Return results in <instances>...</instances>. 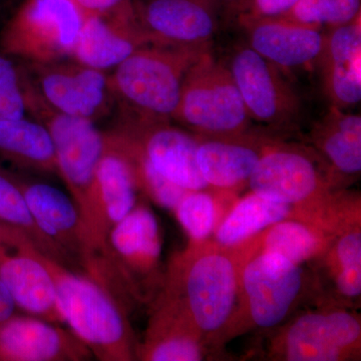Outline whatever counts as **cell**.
Segmentation results:
<instances>
[{
    "mask_svg": "<svg viewBox=\"0 0 361 361\" xmlns=\"http://www.w3.org/2000/svg\"><path fill=\"white\" fill-rule=\"evenodd\" d=\"M241 254L191 243L171 263L160 292L174 299L205 342L222 341L241 323Z\"/></svg>",
    "mask_w": 361,
    "mask_h": 361,
    "instance_id": "cell-1",
    "label": "cell"
},
{
    "mask_svg": "<svg viewBox=\"0 0 361 361\" xmlns=\"http://www.w3.org/2000/svg\"><path fill=\"white\" fill-rule=\"evenodd\" d=\"M56 285L63 324L101 361L137 360L128 310L103 285L37 250Z\"/></svg>",
    "mask_w": 361,
    "mask_h": 361,
    "instance_id": "cell-2",
    "label": "cell"
},
{
    "mask_svg": "<svg viewBox=\"0 0 361 361\" xmlns=\"http://www.w3.org/2000/svg\"><path fill=\"white\" fill-rule=\"evenodd\" d=\"M161 253L158 219L148 206L137 204L109 232L104 251L92 261L94 276L128 310L161 291Z\"/></svg>",
    "mask_w": 361,
    "mask_h": 361,
    "instance_id": "cell-3",
    "label": "cell"
},
{
    "mask_svg": "<svg viewBox=\"0 0 361 361\" xmlns=\"http://www.w3.org/2000/svg\"><path fill=\"white\" fill-rule=\"evenodd\" d=\"M209 49L159 44L137 49L109 75L118 115L173 122L188 71Z\"/></svg>",
    "mask_w": 361,
    "mask_h": 361,
    "instance_id": "cell-4",
    "label": "cell"
},
{
    "mask_svg": "<svg viewBox=\"0 0 361 361\" xmlns=\"http://www.w3.org/2000/svg\"><path fill=\"white\" fill-rule=\"evenodd\" d=\"M310 149L275 141L266 149L248 180L252 193L291 206L323 229V216L331 221L330 187L334 173ZM330 224V223H329ZM318 226V225H317Z\"/></svg>",
    "mask_w": 361,
    "mask_h": 361,
    "instance_id": "cell-5",
    "label": "cell"
},
{
    "mask_svg": "<svg viewBox=\"0 0 361 361\" xmlns=\"http://www.w3.org/2000/svg\"><path fill=\"white\" fill-rule=\"evenodd\" d=\"M173 121L195 135L222 137L253 129L227 65L206 51L188 71Z\"/></svg>",
    "mask_w": 361,
    "mask_h": 361,
    "instance_id": "cell-6",
    "label": "cell"
},
{
    "mask_svg": "<svg viewBox=\"0 0 361 361\" xmlns=\"http://www.w3.org/2000/svg\"><path fill=\"white\" fill-rule=\"evenodd\" d=\"M85 18L75 0H21L0 32V52L27 63L71 59Z\"/></svg>",
    "mask_w": 361,
    "mask_h": 361,
    "instance_id": "cell-7",
    "label": "cell"
},
{
    "mask_svg": "<svg viewBox=\"0 0 361 361\" xmlns=\"http://www.w3.org/2000/svg\"><path fill=\"white\" fill-rule=\"evenodd\" d=\"M241 254V323L277 329L293 312L305 288V273L278 254L238 247Z\"/></svg>",
    "mask_w": 361,
    "mask_h": 361,
    "instance_id": "cell-8",
    "label": "cell"
},
{
    "mask_svg": "<svg viewBox=\"0 0 361 361\" xmlns=\"http://www.w3.org/2000/svg\"><path fill=\"white\" fill-rule=\"evenodd\" d=\"M23 63L33 92L49 110L96 123L115 109V97L106 71L73 59Z\"/></svg>",
    "mask_w": 361,
    "mask_h": 361,
    "instance_id": "cell-9",
    "label": "cell"
},
{
    "mask_svg": "<svg viewBox=\"0 0 361 361\" xmlns=\"http://www.w3.org/2000/svg\"><path fill=\"white\" fill-rule=\"evenodd\" d=\"M28 114L44 123L54 142L58 175L80 213L87 203L97 166L106 148V135L96 123L49 110L30 89Z\"/></svg>",
    "mask_w": 361,
    "mask_h": 361,
    "instance_id": "cell-10",
    "label": "cell"
},
{
    "mask_svg": "<svg viewBox=\"0 0 361 361\" xmlns=\"http://www.w3.org/2000/svg\"><path fill=\"white\" fill-rule=\"evenodd\" d=\"M360 318L339 307L304 313L285 325L275 355L289 361H341L360 353Z\"/></svg>",
    "mask_w": 361,
    "mask_h": 361,
    "instance_id": "cell-11",
    "label": "cell"
},
{
    "mask_svg": "<svg viewBox=\"0 0 361 361\" xmlns=\"http://www.w3.org/2000/svg\"><path fill=\"white\" fill-rule=\"evenodd\" d=\"M252 121L274 130L293 129L302 102L282 68L248 44L237 47L228 65Z\"/></svg>",
    "mask_w": 361,
    "mask_h": 361,
    "instance_id": "cell-12",
    "label": "cell"
},
{
    "mask_svg": "<svg viewBox=\"0 0 361 361\" xmlns=\"http://www.w3.org/2000/svg\"><path fill=\"white\" fill-rule=\"evenodd\" d=\"M113 130L130 140L166 179L186 191H204L197 149L199 137L172 121L142 120L118 115Z\"/></svg>",
    "mask_w": 361,
    "mask_h": 361,
    "instance_id": "cell-13",
    "label": "cell"
},
{
    "mask_svg": "<svg viewBox=\"0 0 361 361\" xmlns=\"http://www.w3.org/2000/svg\"><path fill=\"white\" fill-rule=\"evenodd\" d=\"M137 192L129 160L106 135V148L80 212L92 249L90 261L104 251L111 228L137 205Z\"/></svg>",
    "mask_w": 361,
    "mask_h": 361,
    "instance_id": "cell-14",
    "label": "cell"
},
{
    "mask_svg": "<svg viewBox=\"0 0 361 361\" xmlns=\"http://www.w3.org/2000/svg\"><path fill=\"white\" fill-rule=\"evenodd\" d=\"M23 194L32 217L47 237L68 254L75 269L87 270L90 259L89 236L75 201L61 190L27 173L0 167Z\"/></svg>",
    "mask_w": 361,
    "mask_h": 361,
    "instance_id": "cell-15",
    "label": "cell"
},
{
    "mask_svg": "<svg viewBox=\"0 0 361 361\" xmlns=\"http://www.w3.org/2000/svg\"><path fill=\"white\" fill-rule=\"evenodd\" d=\"M151 44L211 47L219 27L222 0H133Z\"/></svg>",
    "mask_w": 361,
    "mask_h": 361,
    "instance_id": "cell-16",
    "label": "cell"
},
{
    "mask_svg": "<svg viewBox=\"0 0 361 361\" xmlns=\"http://www.w3.org/2000/svg\"><path fill=\"white\" fill-rule=\"evenodd\" d=\"M148 44L151 42L137 20L132 0L111 13L87 16L71 59L106 71Z\"/></svg>",
    "mask_w": 361,
    "mask_h": 361,
    "instance_id": "cell-17",
    "label": "cell"
},
{
    "mask_svg": "<svg viewBox=\"0 0 361 361\" xmlns=\"http://www.w3.org/2000/svg\"><path fill=\"white\" fill-rule=\"evenodd\" d=\"M90 349L70 329L32 315L0 323V361H87Z\"/></svg>",
    "mask_w": 361,
    "mask_h": 361,
    "instance_id": "cell-18",
    "label": "cell"
},
{
    "mask_svg": "<svg viewBox=\"0 0 361 361\" xmlns=\"http://www.w3.org/2000/svg\"><path fill=\"white\" fill-rule=\"evenodd\" d=\"M249 47L280 68H298L315 63L322 51L324 30L280 18L240 14L236 18Z\"/></svg>",
    "mask_w": 361,
    "mask_h": 361,
    "instance_id": "cell-19",
    "label": "cell"
},
{
    "mask_svg": "<svg viewBox=\"0 0 361 361\" xmlns=\"http://www.w3.org/2000/svg\"><path fill=\"white\" fill-rule=\"evenodd\" d=\"M198 137L197 161L202 177L209 187L225 191L248 184L261 157L276 141L254 129L240 135Z\"/></svg>",
    "mask_w": 361,
    "mask_h": 361,
    "instance_id": "cell-20",
    "label": "cell"
},
{
    "mask_svg": "<svg viewBox=\"0 0 361 361\" xmlns=\"http://www.w3.org/2000/svg\"><path fill=\"white\" fill-rule=\"evenodd\" d=\"M0 279L16 308L25 314L63 324L54 279L30 240H23L13 250L0 251Z\"/></svg>",
    "mask_w": 361,
    "mask_h": 361,
    "instance_id": "cell-21",
    "label": "cell"
},
{
    "mask_svg": "<svg viewBox=\"0 0 361 361\" xmlns=\"http://www.w3.org/2000/svg\"><path fill=\"white\" fill-rule=\"evenodd\" d=\"M205 344L174 299L159 293L146 336L137 344V360H203Z\"/></svg>",
    "mask_w": 361,
    "mask_h": 361,
    "instance_id": "cell-22",
    "label": "cell"
},
{
    "mask_svg": "<svg viewBox=\"0 0 361 361\" xmlns=\"http://www.w3.org/2000/svg\"><path fill=\"white\" fill-rule=\"evenodd\" d=\"M0 161L9 170L58 175L51 135L44 123L28 116L0 121Z\"/></svg>",
    "mask_w": 361,
    "mask_h": 361,
    "instance_id": "cell-23",
    "label": "cell"
},
{
    "mask_svg": "<svg viewBox=\"0 0 361 361\" xmlns=\"http://www.w3.org/2000/svg\"><path fill=\"white\" fill-rule=\"evenodd\" d=\"M310 140L334 175L356 176L361 171V116L330 106L315 123Z\"/></svg>",
    "mask_w": 361,
    "mask_h": 361,
    "instance_id": "cell-24",
    "label": "cell"
},
{
    "mask_svg": "<svg viewBox=\"0 0 361 361\" xmlns=\"http://www.w3.org/2000/svg\"><path fill=\"white\" fill-rule=\"evenodd\" d=\"M295 210L281 202L252 193L241 199L215 229V243L236 248L255 238L270 226L293 218Z\"/></svg>",
    "mask_w": 361,
    "mask_h": 361,
    "instance_id": "cell-25",
    "label": "cell"
},
{
    "mask_svg": "<svg viewBox=\"0 0 361 361\" xmlns=\"http://www.w3.org/2000/svg\"><path fill=\"white\" fill-rule=\"evenodd\" d=\"M257 237L243 245L256 252L278 254L300 266L325 253L330 242L320 226L293 218L270 226Z\"/></svg>",
    "mask_w": 361,
    "mask_h": 361,
    "instance_id": "cell-26",
    "label": "cell"
},
{
    "mask_svg": "<svg viewBox=\"0 0 361 361\" xmlns=\"http://www.w3.org/2000/svg\"><path fill=\"white\" fill-rule=\"evenodd\" d=\"M336 241L329 244V265L336 293L341 299L360 300L361 295V231L360 218L341 225L336 220Z\"/></svg>",
    "mask_w": 361,
    "mask_h": 361,
    "instance_id": "cell-27",
    "label": "cell"
},
{
    "mask_svg": "<svg viewBox=\"0 0 361 361\" xmlns=\"http://www.w3.org/2000/svg\"><path fill=\"white\" fill-rule=\"evenodd\" d=\"M0 223L25 235L44 255L75 270L73 261L63 249L44 234L32 217L20 190L0 170Z\"/></svg>",
    "mask_w": 361,
    "mask_h": 361,
    "instance_id": "cell-28",
    "label": "cell"
},
{
    "mask_svg": "<svg viewBox=\"0 0 361 361\" xmlns=\"http://www.w3.org/2000/svg\"><path fill=\"white\" fill-rule=\"evenodd\" d=\"M106 135L118 149H122L129 160L139 192L157 205L174 211L183 197L188 192H191L166 179L127 137L113 130L106 132Z\"/></svg>",
    "mask_w": 361,
    "mask_h": 361,
    "instance_id": "cell-29",
    "label": "cell"
},
{
    "mask_svg": "<svg viewBox=\"0 0 361 361\" xmlns=\"http://www.w3.org/2000/svg\"><path fill=\"white\" fill-rule=\"evenodd\" d=\"M360 13L361 0H299L280 18L324 30L348 23Z\"/></svg>",
    "mask_w": 361,
    "mask_h": 361,
    "instance_id": "cell-30",
    "label": "cell"
},
{
    "mask_svg": "<svg viewBox=\"0 0 361 361\" xmlns=\"http://www.w3.org/2000/svg\"><path fill=\"white\" fill-rule=\"evenodd\" d=\"M174 212L191 243L206 241L215 231L217 205L207 190L188 192L176 206Z\"/></svg>",
    "mask_w": 361,
    "mask_h": 361,
    "instance_id": "cell-31",
    "label": "cell"
},
{
    "mask_svg": "<svg viewBox=\"0 0 361 361\" xmlns=\"http://www.w3.org/2000/svg\"><path fill=\"white\" fill-rule=\"evenodd\" d=\"M361 59L318 66L323 92L330 106L346 110L361 99Z\"/></svg>",
    "mask_w": 361,
    "mask_h": 361,
    "instance_id": "cell-32",
    "label": "cell"
},
{
    "mask_svg": "<svg viewBox=\"0 0 361 361\" xmlns=\"http://www.w3.org/2000/svg\"><path fill=\"white\" fill-rule=\"evenodd\" d=\"M28 116V82L21 61L0 52V121Z\"/></svg>",
    "mask_w": 361,
    "mask_h": 361,
    "instance_id": "cell-33",
    "label": "cell"
},
{
    "mask_svg": "<svg viewBox=\"0 0 361 361\" xmlns=\"http://www.w3.org/2000/svg\"><path fill=\"white\" fill-rule=\"evenodd\" d=\"M298 1L299 0H247L245 6L240 14L258 18L280 16L288 13Z\"/></svg>",
    "mask_w": 361,
    "mask_h": 361,
    "instance_id": "cell-34",
    "label": "cell"
},
{
    "mask_svg": "<svg viewBox=\"0 0 361 361\" xmlns=\"http://www.w3.org/2000/svg\"><path fill=\"white\" fill-rule=\"evenodd\" d=\"M132 0H75L85 16H99L121 8Z\"/></svg>",
    "mask_w": 361,
    "mask_h": 361,
    "instance_id": "cell-35",
    "label": "cell"
},
{
    "mask_svg": "<svg viewBox=\"0 0 361 361\" xmlns=\"http://www.w3.org/2000/svg\"><path fill=\"white\" fill-rule=\"evenodd\" d=\"M25 239L27 238L20 232L0 223V251L13 250Z\"/></svg>",
    "mask_w": 361,
    "mask_h": 361,
    "instance_id": "cell-36",
    "label": "cell"
},
{
    "mask_svg": "<svg viewBox=\"0 0 361 361\" xmlns=\"http://www.w3.org/2000/svg\"><path fill=\"white\" fill-rule=\"evenodd\" d=\"M16 305L13 297L0 279V323L6 322L9 317L16 314Z\"/></svg>",
    "mask_w": 361,
    "mask_h": 361,
    "instance_id": "cell-37",
    "label": "cell"
},
{
    "mask_svg": "<svg viewBox=\"0 0 361 361\" xmlns=\"http://www.w3.org/2000/svg\"><path fill=\"white\" fill-rule=\"evenodd\" d=\"M247 0H222L223 13L228 20H236L242 13Z\"/></svg>",
    "mask_w": 361,
    "mask_h": 361,
    "instance_id": "cell-38",
    "label": "cell"
},
{
    "mask_svg": "<svg viewBox=\"0 0 361 361\" xmlns=\"http://www.w3.org/2000/svg\"><path fill=\"white\" fill-rule=\"evenodd\" d=\"M4 1H6V4H11V2L16 1V0H4ZM18 1V0H16Z\"/></svg>",
    "mask_w": 361,
    "mask_h": 361,
    "instance_id": "cell-39",
    "label": "cell"
}]
</instances>
